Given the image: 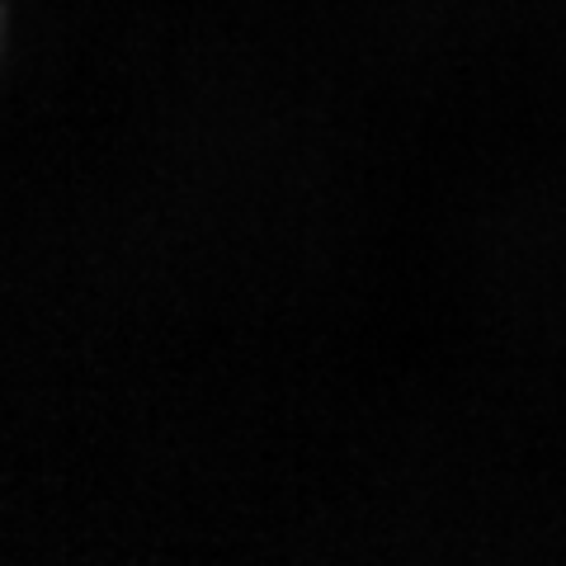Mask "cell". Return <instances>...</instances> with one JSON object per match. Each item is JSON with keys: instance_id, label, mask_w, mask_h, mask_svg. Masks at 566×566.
<instances>
[]
</instances>
